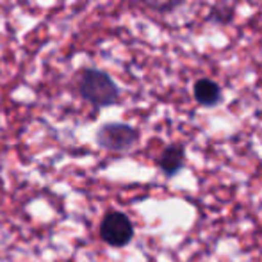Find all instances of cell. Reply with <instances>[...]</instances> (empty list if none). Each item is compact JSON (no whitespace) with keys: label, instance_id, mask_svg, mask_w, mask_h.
Wrapping results in <instances>:
<instances>
[{"label":"cell","instance_id":"cell-4","mask_svg":"<svg viewBox=\"0 0 262 262\" xmlns=\"http://www.w3.org/2000/svg\"><path fill=\"white\" fill-rule=\"evenodd\" d=\"M186 162V150L182 145H168L159 156V168L166 177H175Z\"/></svg>","mask_w":262,"mask_h":262},{"label":"cell","instance_id":"cell-2","mask_svg":"<svg viewBox=\"0 0 262 262\" xmlns=\"http://www.w3.org/2000/svg\"><path fill=\"white\" fill-rule=\"evenodd\" d=\"M97 145L107 152L123 154L132 150L139 141V130L128 123L121 121H113V123H104L97 130Z\"/></svg>","mask_w":262,"mask_h":262},{"label":"cell","instance_id":"cell-3","mask_svg":"<svg viewBox=\"0 0 262 262\" xmlns=\"http://www.w3.org/2000/svg\"><path fill=\"white\" fill-rule=\"evenodd\" d=\"M100 237L113 248H123L134 237V225L130 217L118 210H111L100 223Z\"/></svg>","mask_w":262,"mask_h":262},{"label":"cell","instance_id":"cell-6","mask_svg":"<svg viewBox=\"0 0 262 262\" xmlns=\"http://www.w3.org/2000/svg\"><path fill=\"white\" fill-rule=\"evenodd\" d=\"M148 9L156 11V13H171L175 7H179L184 0H141Z\"/></svg>","mask_w":262,"mask_h":262},{"label":"cell","instance_id":"cell-5","mask_svg":"<svg viewBox=\"0 0 262 262\" xmlns=\"http://www.w3.org/2000/svg\"><path fill=\"white\" fill-rule=\"evenodd\" d=\"M194 100L204 107H214L221 102V88L212 79H198L193 86Z\"/></svg>","mask_w":262,"mask_h":262},{"label":"cell","instance_id":"cell-1","mask_svg":"<svg viewBox=\"0 0 262 262\" xmlns=\"http://www.w3.org/2000/svg\"><path fill=\"white\" fill-rule=\"evenodd\" d=\"M79 93L97 109L114 105L120 100V88L109 73L98 68H84L79 75Z\"/></svg>","mask_w":262,"mask_h":262}]
</instances>
